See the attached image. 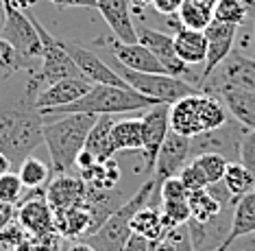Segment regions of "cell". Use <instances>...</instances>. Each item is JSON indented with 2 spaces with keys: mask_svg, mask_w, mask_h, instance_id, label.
<instances>
[{
  "mask_svg": "<svg viewBox=\"0 0 255 251\" xmlns=\"http://www.w3.org/2000/svg\"><path fill=\"white\" fill-rule=\"evenodd\" d=\"M192 2H196V4H201V7H205V9H212V11H214V7H216L218 0H192Z\"/></svg>",
  "mask_w": 255,
  "mask_h": 251,
  "instance_id": "obj_54",
  "label": "cell"
},
{
  "mask_svg": "<svg viewBox=\"0 0 255 251\" xmlns=\"http://www.w3.org/2000/svg\"><path fill=\"white\" fill-rule=\"evenodd\" d=\"M251 57H255V31H253V37H251Z\"/></svg>",
  "mask_w": 255,
  "mask_h": 251,
  "instance_id": "obj_55",
  "label": "cell"
},
{
  "mask_svg": "<svg viewBox=\"0 0 255 251\" xmlns=\"http://www.w3.org/2000/svg\"><path fill=\"white\" fill-rule=\"evenodd\" d=\"M53 217L55 230L63 238H85L96 230L94 217H92L90 208L85 203H79L70 210H61V212H53Z\"/></svg>",
  "mask_w": 255,
  "mask_h": 251,
  "instance_id": "obj_23",
  "label": "cell"
},
{
  "mask_svg": "<svg viewBox=\"0 0 255 251\" xmlns=\"http://www.w3.org/2000/svg\"><path fill=\"white\" fill-rule=\"evenodd\" d=\"M155 190H157V184L150 177L142 188H137V192L131 199L120 203V206L103 221V225L98 227V230H94L92 234L85 236V243L92 245L94 251H123L127 241H129V236L133 234V230H131L133 217L137 214V210H142L146 206Z\"/></svg>",
  "mask_w": 255,
  "mask_h": 251,
  "instance_id": "obj_5",
  "label": "cell"
},
{
  "mask_svg": "<svg viewBox=\"0 0 255 251\" xmlns=\"http://www.w3.org/2000/svg\"><path fill=\"white\" fill-rule=\"evenodd\" d=\"M13 217H15L13 206H9V203L0 201V230H2L4 225H9L11 221H13Z\"/></svg>",
  "mask_w": 255,
  "mask_h": 251,
  "instance_id": "obj_47",
  "label": "cell"
},
{
  "mask_svg": "<svg viewBox=\"0 0 255 251\" xmlns=\"http://www.w3.org/2000/svg\"><path fill=\"white\" fill-rule=\"evenodd\" d=\"M175 52L177 57L188 66H201L207 57V37L203 31H190L179 28L175 33Z\"/></svg>",
  "mask_w": 255,
  "mask_h": 251,
  "instance_id": "obj_25",
  "label": "cell"
},
{
  "mask_svg": "<svg viewBox=\"0 0 255 251\" xmlns=\"http://www.w3.org/2000/svg\"><path fill=\"white\" fill-rule=\"evenodd\" d=\"M188 195L190 192L185 190V186L179 177H168L166 182L159 184L161 201H188Z\"/></svg>",
  "mask_w": 255,
  "mask_h": 251,
  "instance_id": "obj_41",
  "label": "cell"
},
{
  "mask_svg": "<svg viewBox=\"0 0 255 251\" xmlns=\"http://www.w3.org/2000/svg\"><path fill=\"white\" fill-rule=\"evenodd\" d=\"M157 105L153 98L142 96L140 92L131 90V87H118V85H105V83H94L85 96L70 105L55 109H44L39 112L44 120H53L66 114H92V116H116V114H127V112H144V109Z\"/></svg>",
  "mask_w": 255,
  "mask_h": 251,
  "instance_id": "obj_2",
  "label": "cell"
},
{
  "mask_svg": "<svg viewBox=\"0 0 255 251\" xmlns=\"http://www.w3.org/2000/svg\"><path fill=\"white\" fill-rule=\"evenodd\" d=\"M44 116L35 107V94L22 90L18 98L0 101V153L20 164L44 144Z\"/></svg>",
  "mask_w": 255,
  "mask_h": 251,
  "instance_id": "obj_1",
  "label": "cell"
},
{
  "mask_svg": "<svg viewBox=\"0 0 255 251\" xmlns=\"http://www.w3.org/2000/svg\"><path fill=\"white\" fill-rule=\"evenodd\" d=\"M177 177L183 182V186H185V190H188V192L207 188V179H205V175L201 173V168L196 166L194 162H190L188 166H183V171L179 173Z\"/></svg>",
  "mask_w": 255,
  "mask_h": 251,
  "instance_id": "obj_42",
  "label": "cell"
},
{
  "mask_svg": "<svg viewBox=\"0 0 255 251\" xmlns=\"http://www.w3.org/2000/svg\"><path fill=\"white\" fill-rule=\"evenodd\" d=\"M179 24L181 28H190V31H205L210 26V22L214 20V11L205 9L201 4L192 2V0H183L181 9L177 11Z\"/></svg>",
  "mask_w": 255,
  "mask_h": 251,
  "instance_id": "obj_33",
  "label": "cell"
},
{
  "mask_svg": "<svg viewBox=\"0 0 255 251\" xmlns=\"http://www.w3.org/2000/svg\"><path fill=\"white\" fill-rule=\"evenodd\" d=\"M129 4H131V9L142 11L144 7H148V4H153V0H129Z\"/></svg>",
  "mask_w": 255,
  "mask_h": 251,
  "instance_id": "obj_52",
  "label": "cell"
},
{
  "mask_svg": "<svg viewBox=\"0 0 255 251\" xmlns=\"http://www.w3.org/2000/svg\"><path fill=\"white\" fill-rule=\"evenodd\" d=\"M131 230L133 234L146 238L148 243H157L166 234L164 223H161V214L150 206H144L142 210H137V214L131 221Z\"/></svg>",
  "mask_w": 255,
  "mask_h": 251,
  "instance_id": "obj_29",
  "label": "cell"
},
{
  "mask_svg": "<svg viewBox=\"0 0 255 251\" xmlns=\"http://www.w3.org/2000/svg\"><path fill=\"white\" fill-rule=\"evenodd\" d=\"M192 162L190 155V138L181 136V133L168 131L166 140L161 142V147L157 151V160H155V168L150 177L155 179V184L166 182L168 177H177L183 171V166H188Z\"/></svg>",
  "mask_w": 255,
  "mask_h": 251,
  "instance_id": "obj_13",
  "label": "cell"
},
{
  "mask_svg": "<svg viewBox=\"0 0 255 251\" xmlns=\"http://www.w3.org/2000/svg\"><path fill=\"white\" fill-rule=\"evenodd\" d=\"M161 223L164 230H172L177 225H185L190 221V206L188 201H161Z\"/></svg>",
  "mask_w": 255,
  "mask_h": 251,
  "instance_id": "obj_37",
  "label": "cell"
},
{
  "mask_svg": "<svg viewBox=\"0 0 255 251\" xmlns=\"http://www.w3.org/2000/svg\"><path fill=\"white\" fill-rule=\"evenodd\" d=\"M192 162L201 168V173L205 175L207 186L220 182V179L225 177V171H227V164H229V162L225 160L223 155H216V153H203V155H196V157H192Z\"/></svg>",
  "mask_w": 255,
  "mask_h": 251,
  "instance_id": "obj_36",
  "label": "cell"
},
{
  "mask_svg": "<svg viewBox=\"0 0 255 251\" xmlns=\"http://www.w3.org/2000/svg\"><path fill=\"white\" fill-rule=\"evenodd\" d=\"M85 195H88V184L81 177H70L68 173H59L46 186V201L53 212L79 206V203H83Z\"/></svg>",
  "mask_w": 255,
  "mask_h": 251,
  "instance_id": "obj_19",
  "label": "cell"
},
{
  "mask_svg": "<svg viewBox=\"0 0 255 251\" xmlns=\"http://www.w3.org/2000/svg\"><path fill=\"white\" fill-rule=\"evenodd\" d=\"M0 9H2V0H0Z\"/></svg>",
  "mask_w": 255,
  "mask_h": 251,
  "instance_id": "obj_58",
  "label": "cell"
},
{
  "mask_svg": "<svg viewBox=\"0 0 255 251\" xmlns=\"http://www.w3.org/2000/svg\"><path fill=\"white\" fill-rule=\"evenodd\" d=\"M57 7H88L96 9V0H53Z\"/></svg>",
  "mask_w": 255,
  "mask_h": 251,
  "instance_id": "obj_48",
  "label": "cell"
},
{
  "mask_svg": "<svg viewBox=\"0 0 255 251\" xmlns=\"http://www.w3.org/2000/svg\"><path fill=\"white\" fill-rule=\"evenodd\" d=\"M33 24H35L39 39H42V63H39V70L33 72V77L37 79L39 85H50L57 83L61 79H70V77H83L81 70L77 68V63L68 50L63 48L61 39H57L50 31L39 24V22L33 17Z\"/></svg>",
  "mask_w": 255,
  "mask_h": 251,
  "instance_id": "obj_8",
  "label": "cell"
},
{
  "mask_svg": "<svg viewBox=\"0 0 255 251\" xmlns=\"http://www.w3.org/2000/svg\"><path fill=\"white\" fill-rule=\"evenodd\" d=\"M2 9L4 22L0 26V37L7 39L18 52L22 70L35 72V68L39 70V63H42V39L33 24V17L26 11L13 7L9 0H2Z\"/></svg>",
  "mask_w": 255,
  "mask_h": 251,
  "instance_id": "obj_6",
  "label": "cell"
},
{
  "mask_svg": "<svg viewBox=\"0 0 255 251\" xmlns=\"http://www.w3.org/2000/svg\"><path fill=\"white\" fill-rule=\"evenodd\" d=\"M61 44H63V48L68 50V55L74 59L77 68L81 70V74H83V79H88L90 83H105V85L129 87V85H127V81L120 77L114 68H109L107 63L96 55V52L83 48V46L77 44V42H63V39H61Z\"/></svg>",
  "mask_w": 255,
  "mask_h": 251,
  "instance_id": "obj_15",
  "label": "cell"
},
{
  "mask_svg": "<svg viewBox=\"0 0 255 251\" xmlns=\"http://www.w3.org/2000/svg\"><path fill=\"white\" fill-rule=\"evenodd\" d=\"M116 72L127 81V85L131 90L140 92L146 98H153L155 103L172 105L179 98L201 92L196 85L188 83V81H183L179 77H172V74H166V72H135V70H129V68L120 66V63Z\"/></svg>",
  "mask_w": 255,
  "mask_h": 251,
  "instance_id": "obj_7",
  "label": "cell"
},
{
  "mask_svg": "<svg viewBox=\"0 0 255 251\" xmlns=\"http://www.w3.org/2000/svg\"><path fill=\"white\" fill-rule=\"evenodd\" d=\"M227 118L229 112L223 101L214 94H207V92H196V94L179 98L170 105V114H168L170 131L181 133L185 138L199 136L203 131L220 127Z\"/></svg>",
  "mask_w": 255,
  "mask_h": 251,
  "instance_id": "obj_4",
  "label": "cell"
},
{
  "mask_svg": "<svg viewBox=\"0 0 255 251\" xmlns=\"http://www.w3.org/2000/svg\"><path fill=\"white\" fill-rule=\"evenodd\" d=\"M50 171H53V168H48L46 162H42L35 155H28V157H24V160L20 162L18 177H20V182H22L24 188L35 190V188H42V186L48 182Z\"/></svg>",
  "mask_w": 255,
  "mask_h": 251,
  "instance_id": "obj_32",
  "label": "cell"
},
{
  "mask_svg": "<svg viewBox=\"0 0 255 251\" xmlns=\"http://www.w3.org/2000/svg\"><path fill=\"white\" fill-rule=\"evenodd\" d=\"M240 162L249 168V171H251V175L255 177V127H253V129H247L245 138H242Z\"/></svg>",
  "mask_w": 255,
  "mask_h": 251,
  "instance_id": "obj_43",
  "label": "cell"
},
{
  "mask_svg": "<svg viewBox=\"0 0 255 251\" xmlns=\"http://www.w3.org/2000/svg\"><path fill=\"white\" fill-rule=\"evenodd\" d=\"M249 9L242 0H218L216 7H214V20L225 22V24H234L242 26L247 22Z\"/></svg>",
  "mask_w": 255,
  "mask_h": 251,
  "instance_id": "obj_35",
  "label": "cell"
},
{
  "mask_svg": "<svg viewBox=\"0 0 255 251\" xmlns=\"http://www.w3.org/2000/svg\"><path fill=\"white\" fill-rule=\"evenodd\" d=\"M13 7H18V9H22V11H26L28 7H33V4L37 2V0H9Z\"/></svg>",
  "mask_w": 255,
  "mask_h": 251,
  "instance_id": "obj_50",
  "label": "cell"
},
{
  "mask_svg": "<svg viewBox=\"0 0 255 251\" xmlns=\"http://www.w3.org/2000/svg\"><path fill=\"white\" fill-rule=\"evenodd\" d=\"M188 206H190V219L199 221V223H205V221L218 217V214L223 212V208H225V206H220L218 199L207 188L190 192L188 195Z\"/></svg>",
  "mask_w": 255,
  "mask_h": 251,
  "instance_id": "obj_31",
  "label": "cell"
},
{
  "mask_svg": "<svg viewBox=\"0 0 255 251\" xmlns=\"http://www.w3.org/2000/svg\"><path fill=\"white\" fill-rule=\"evenodd\" d=\"M68 251H94V247H92V245H88L85 241H81V243L70 245V247H68Z\"/></svg>",
  "mask_w": 255,
  "mask_h": 251,
  "instance_id": "obj_51",
  "label": "cell"
},
{
  "mask_svg": "<svg viewBox=\"0 0 255 251\" xmlns=\"http://www.w3.org/2000/svg\"><path fill=\"white\" fill-rule=\"evenodd\" d=\"M238 251H255V245H251V247H245V249H238Z\"/></svg>",
  "mask_w": 255,
  "mask_h": 251,
  "instance_id": "obj_57",
  "label": "cell"
},
{
  "mask_svg": "<svg viewBox=\"0 0 255 251\" xmlns=\"http://www.w3.org/2000/svg\"><path fill=\"white\" fill-rule=\"evenodd\" d=\"M183 0H153V9L161 15H177Z\"/></svg>",
  "mask_w": 255,
  "mask_h": 251,
  "instance_id": "obj_44",
  "label": "cell"
},
{
  "mask_svg": "<svg viewBox=\"0 0 255 251\" xmlns=\"http://www.w3.org/2000/svg\"><path fill=\"white\" fill-rule=\"evenodd\" d=\"M220 85H236L255 92V57H249L234 48L201 83V92H212Z\"/></svg>",
  "mask_w": 255,
  "mask_h": 251,
  "instance_id": "obj_11",
  "label": "cell"
},
{
  "mask_svg": "<svg viewBox=\"0 0 255 251\" xmlns=\"http://www.w3.org/2000/svg\"><path fill=\"white\" fill-rule=\"evenodd\" d=\"M170 105L166 103H157L153 107L144 109L142 114V153H144V173L153 175L155 168V160H157V151L161 147V142L166 140L168 131H170Z\"/></svg>",
  "mask_w": 255,
  "mask_h": 251,
  "instance_id": "obj_12",
  "label": "cell"
},
{
  "mask_svg": "<svg viewBox=\"0 0 255 251\" xmlns=\"http://www.w3.org/2000/svg\"><path fill=\"white\" fill-rule=\"evenodd\" d=\"M242 2H245L249 9H255V0H242Z\"/></svg>",
  "mask_w": 255,
  "mask_h": 251,
  "instance_id": "obj_56",
  "label": "cell"
},
{
  "mask_svg": "<svg viewBox=\"0 0 255 251\" xmlns=\"http://www.w3.org/2000/svg\"><path fill=\"white\" fill-rule=\"evenodd\" d=\"M255 234V188L251 192H247L240 201L234 206V217H231V230L225 243L220 245L218 251H229V247L234 245L238 238Z\"/></svg>",
  "mask_w": 255,
  "mask_h": 251,
  "instance_id": "obj_24",
  "label": "cell"
},
{
  "mask_svg": "<svg viewBox=\"0 0 255 251\" xmlns=\"http://www.w3.org/2000/svg\"><path fill=\"white\" fill-rule=\"evenodd\" d=\"M205 37H207V57L203 63V72H201V83L205 81L214 70L218 68V63L234 50V42H236V33L238 26L234 24H225V22L212 20L210 26L205 28ZM201 90V85H199Z\"/></svg>",
  "mask_w": 255,
  "mask_h": 251,
  "instance_id": "obj_17",
  "label": "cell"
},
{
  "mask_svg": "<svg viewBox=\"0 0 255 251\" xmlns=\"http://www.w3.org/2000/svg\"><path fill=\"white\" fill-rule=\"evenodd\" d=\"M135 33H137V42L144 44L155 57H157L159 63L164 66V70L168 74L179 77V79H183V81H188V83H192V85L199 87L201 77H196V74L192 72V66L183 63L177 57L175 39H172V35L155 31V28H148V26H135Z\"/></svg>",
  "mask_w": 255,
  "mask_h": 251,
  "instance_id": "obj_10",
  "label": "cell"
},
{
  "mask_svg": "<svg viewBox=\"0 0 255 251\" xmlns=\"http://www.w3.org/2000/svg\"><path fill=\"white\" fill-rule=\"evenodd\" d=\"M94 164H96V157L92 155L90 151H85V149L81 151V153L77 155V160H74V166H77L81 173L88 171V168H90V166H94Z\"/></svg>",
  "mask_w": 255,
  "mask_h": 251,
  "instance_id": "obj_46",
  "label": "cell"
},
{
  "mask_svg": "<svg viewBox=\"0 0 255 251\" xmlns=\"http://www.w3.org/2000/svg\"><path fill=\"white\" fill-rule=\"evenodd\" d=\"M94 83H90L83 77H70V79H61L57 83L46 85L35 98V107L39 112L44 109H55L63 107V105H70L74 101H79L81 96H85L90 92V87Z\"/></svg>",
  "mask_w": 255,
  "mask_h": 251,
  "instance_id": "obj_18",
  "label": "cell"
},
{
  "mask_svg": "<svg viewBox=\"0 0 255 251\" xmlns=\"http://www.w3.org/2000/svg\"><path fill=\"white\" fill-rule=\"evenodd\" d=\"M112 125L114 118L109 114L96 116L94 125L88 133V140H85V151H90L96 160H107V157H114V147H112Z\"/></svg>",
  "mask_w": 255,
  "mask_h": 251,
  "instance_id": "obj_27",
  "label": "cell"
},
{
  "mask_svg": "<svg viewBox=\"0 0 255 251\" xmlns=\"http://www.w3.org/2000/svg\"><path fill=\"white\" fill-rule=\"evenodd\" d=\"M96 9L112 28L116 39L127 44L137 42L135 24L131 20V4L129 0H96Z\"/></svg>",
  "mask_w": 255,
  "mask_h": 251,
  "instance_id": "obj_20",
  "label": "cell"
},
{
  "mask_svg": "<svg viewBox=\"0 0 255 251\" xmlns=\"http://www.w3.org/2000/svg\"><path fill=\"white\" fill-rule=\"evenodd\" d=\"M9 168H11V160L4 153H0V175L9 173Z\"/></svg>",
  "mask_w": 255,
  "mask_h": 251,
  "instance_id": "obj_53",
  "label": "cell"
},
{
  "mask_svg": "<svg viewBox=\"0 0 255 251\" xmlns=\"http://www.w3.org/2000/svg\"><path fill=\"white\" fill-rule=\"evenodd\" d=\"M112 147H114V153L142 151V122H140V118L114 120V125H112Z\"/></svg>",
  "mask_w": 255,
  "mask_h": 251,
  "instance_id": "obj_26",
  "label": "cell"
},
{
  "mask_svg": "<svg viewBox=\"0 0 255 251\" xmlns=\"http://www.w3.org/2000/svg\"><path fill=\"white\" fill-rule=\"evenodd\" d=\"M123 251H150V243L137 234H131L127 245L123 247Z\"/></svg>",
  "mask_w": 255,
  "mask_h": 251,
  "instance_id": "obj_45",
  "label": "cell"
},
{
  "mask_svg": "<svg viewBox=\"0 0 255 251\" xmlns=\"http://www.w3.org/2000/svg\"><path fill=\"white\" fill-rule=\"evenodd\" d=\"M79 177L83 179L88 186L98 190H114L116 186L120 184V177H123V171H120L118 162L114 157H107V160H96L94 166H90L88 171L79 173Z\"/></svg>",
  "mask_w": 255,
  "mask_h": 251,
  "instance_id": "obj_28",
  "label": "cell"
},
{
  "mask_svg": "<svg viewBox=\"0 0 255 251\" xmlns=\"http://www.w3.org/2000/svg\"><path fill=\"white\" fill-rule=\"evenodd\" d=\"M22 190H24V186L15 173L0 175V201L9 203V206H18V201L22 199Z\"/></svg>",
  "mask_w": 255,
  "mask_h": 251,
  "instance_id": "obj_39",
  "label": "cell"
},
{
  "mask_svg": "<svg viewBox=\"0 0 255 251\" xmlns=\"http://www.w3.org/2000/svg\"><path fill=\"white\" fill-rule=\"evenodd\" d=\"M245 133L247 127L229 116L220 127L190 138V155L196 157L203 153H216L223 155L227 162H240V144Z\"/></svg>",
  "mask_w": 255,
  "mask_h": 251,
  "instance_id": "obj_9",
  "label": "cell"
},
{
  "mask_svg": "<svg viewBox=\"0 0 255 251\" xmlns=\"http://www.w3.org/2000/svg\"><path fill=\"white\" fill-rule=\"evenodd\" d=\"M207 94L218 96L225 107H227L231 118L242 122L247 129L255 127V92L245 90V87H236V85H220L216 90L207 92Z\"/></svg>",
  "mask_w": 255,
  "mask_h": 251,
  "instance_id": "obj_21",
  "label": "cell"
},
{
  "mask_svg": "<svg viewBox=\"0 0 255 251\" xmlns=\"http://www.w3.org/2000/svg\"><path fill=\"white\" fill-rule=\"evenodd\" d=\"M231 217H234V206H225L218 217L205 221V223L190 219L188 230L194 251H218L231 230Z\"/></svg>",
  "mask_w": 255,
  "mask_h": 251,
  "instance_id": "obj_16",
  "label": "cell"
},
{
  "mask_svg": "<svg viewBox=\"0 0 255 251\" xmlns=\"http://www.w3.org/2000/svg\"><path fill=\"white\" fill-rule=\"evenodd\" d=\"M15 217L28 236H42L55 232V217L46 201V188H35L31 190V195L22 197L18 201Z\"/></svg>",
  "mask_w": 255,
  "mask_h": 251,
  "instance_id": "obj_14",
  "label": "cell"
},
{
  "mask_svg": "<svg viewBox=\"0 0 255 251\" xmlns=\"http://www.w3.org/2000/svg\"><path fill=\"white\" fill-rule=\"evenodd\" d=\"M26 236L28 234L24 232V227H22L18 221H11L9 225H4L2 230H0V247L7 251H13Z\"/></svg>",
  "mask_w": 255,
  "mask_h": 251,
  "instance_id": "obj_40",
  "label": "cell"
},
{
  "mask_svg": "<svg viewBox=\"0 0 255 251\" xmlns=\"http://www.w3.org/2000/svg\"><path fill=\"white\" fill-rule=\"evenodd\" d=\"M109 50L114 52L116 61L120 66H125L129 70H135V72H166L157 57L140 42L127 44V42H120V39H114L109 44Z\"/></svg>",
  "mask_w": 255,
  "mask_h": 251,
  "instance_id": "obj_22",
  "label": "cell"
},
{
  "mask_svg": "<svg viewBox=\"0 0 255 251\" xmlns=\"http://www.w3.org/2000/svg\"><path fill=\"white\" fill-rule=\"evenodd\" d=\"M150 251H194L188 223L168 230L157 243H150Z\"/></svg>",
  "mask_w": 255,
  "mask_h": 251,
  "instance_id": "obj_34",
  "label": "cell"
},
{
  "mask_svg": "<svg viewBox=\"0 0 255 251\" xmlns=\"http://www.w3.org/2000/svg\"><path fill=\"white\" fill-rule=\"evenodd\" d=\"M223 184L229 190V195L234 197V201L238 203L247 192H251L255 188V177L242 162H229L225 177H223Z\"/></svg>",
  "mask_w": 255,
  "mask_h": 251,
  "instance_id": "obj_30",
  "label": "cell"
},
{
  "mask_svg": "<svg viewBox=\"0 0 255 251\" xmlns=\"http://www.w3.org/2000/svg\"><path fill=\"white\" fill-rule=\"evenodd\" d=\"M18 70H22L18 52L13 50V46L7 39L0 37V83H4L9 77H13Z\"/></svg>",
  "mask_w": 255,
  "mask_h": 251,
  "instance_id": "obj_38",
  "label": "cell"
},
{
  "mask_svg": "<svg viewBox=\"0 0 255 251\" xmlns=\"http://www.w3.org/2000/svg\"><path fill=\"white\" fill-rule=\"evenodd\" d=\"M13 251H44V249L39 247L37 241H35V238H33V236H26L24 241H22V243H20V245H18V247H15Z\"/></svg>",
  "mask_w": 255,
  "mask_h": 251,
  "instance_id": "obj_49",
  "label": "cell"
},
{
  "mask_svg": "<svg viewBox=\"0 0 255 251\" xmlns=\"http://www.w3.org/2000/svg\"><path fill=\"white\" fill-rule=\"evenodd\" d=\"M94 120L96 116L92 114H66L44 122V144L57 175L68 173L74 166L77 155L85 149Z\"/></svg>",
  "mask_w": 255,
  "mask_h": 251,
  "instance_id": "obj_3",
  "label": "cell"
}]
</instances>
